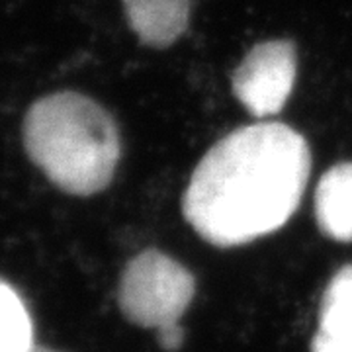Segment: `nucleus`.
<instances>
[{
  "label": "nucleus",
  "mask_w": 352,
  "mask_h": 352,
  "mask_svg": "<svg viewBox=\"0 0 352 352\" xmlns=\"http://www.w3.org/2000/svg\"><path fill=\"white\" fill-rule=\"evenodd\" d=\"M309 173L311 151L296 129L280 122L239 127L201 157L182 214L214 247L249 245L288 223Z\"/></svg>",
  "instance_id": "1"
},
{
  "label": "nucleus",
  "mask_w": 352,
  "mask_h": 352,
  "mask_svg": "<svg viewBox=\"0 0 352 352\" xmlns=\"http://www.w3.org/2000/svg\"><path fill=\"white\" fill-rule=\"evenodd\" d=\"M30 161L53 186L71 196H94L112 184L122 157L118 124L102 104L75 90L36 100L22 126Z\"/></svg>",
  "instance_id": "2"
},
{
  "label": "nucleus",
  "mask_w": 352,
  "mask_h": 352,
  "mask_svg": "<svg viewBox=\"0 0 352 352\" xmlns=\"http://www.w3.org/2000/svg\"><path fill=\"white\" fill-rule=\"evenodd\" d=\"M196 294V280L168 254L147 249L133 256L122 272L118 305L129 323L161 329L178 323Z\"/></svg>",
  "instance_id": "3"
},
{
  "label": "nucleus",
  "mask_w": 352,
  "mask_h": 352,
  "mask_svg": "<svg viewBox=\"0 0 352 352\" xmlns=\"http://www.w3.org/2000/svg\"><path fill=\"white\" fill-rule=\"evenodd\" d=\"M296 75V45L288 39H270L247 53L233 73L231 85L237 100L254 118H268L286 106Z\"/></svg>",
  "instance_id": "4"
},
{
  "label": "nucleus",
  "mask_w": 352,
  "mask_h": 352,
  "mask_svg": "<svg viewBox=\"0 0 352 352\" xmlns=\"http://www.w3.org/2000/svg\"><path fill=\"white\" fill-rule=\"evenodd\" d=\"M127 24L149 47H170L188 30L192 0H124Z\"/></svg>",
  "instance_id": "5"
},
{
  "label": "nucleus",
  "mask_w": 352,
  "mask_h": 352,
  "mask_svg": "<svg viewBox=\"0 0 352 352\" xmlns=\"http://www.w3.org/2000/svg\"><path fill=\"white\" fill-rule=\"evenodd\" d=\"M315 219L329 239L352 241V163L331 166L315 190Z\"/></svg>",
  "instance_id": "6"
},
{
  "label": "nucleus",
  "mask_w": 352,
  "mask_h": 352,
  "mask_svg": "<svg viewBox=\"0 0 352 352\" xmlns=\"http://www.w3.org/2000/svg\"><path fill=\"white\" fill-rule=\"evenodd\" d=\"M34 346V323L24 300L0 278V352H30Z\"/></svg>",
  "instance_id": "7"
},
{
  "label": "nucleus",
  "mask_w": 352,
  "mask_h": 352,
  "mask_svg": "<svg viewBox=\"0 0 352 352\" xmlns=\"http://www.w3.org/2000/svg\"><path fill=\"white\" fill-rule=\"evenodd\" d=\"M352 329V264L331 278L319 305V333H342Z\"/></svg>",
  "instance_id": "8"
},
{
  "label": "nucleus",
  "mask_w": 352,
  "mask_h": 352,
  "mask_svg": "<svg viewBox=\"0 0 352 352\" xmlns=\"http://www.w3.org/2000/svg\"><path fill=\"white\" fill-rule=\"evenodd\" d=\"M311 352H352V329L342 333H315Z\"/></svg>",
  "instance_id": "9"
},
{
  "label": "nucleus",
  "mask_w": 352,
  "mask_h": 352,
  "mask_svg": "<svg viewBox=\"0 0 352 352\" xmlns=\"http://www.w3.org/2000/svg\"><path fill=\"white\" fill-rule=\"evenodd\" d=\"M157 340L163 351L176 352L184 342V329L180 327V323L164 325V327L157 329Z\"/></svg>",
  "instance_id": "10"
},
{
  "label": "nucleus",
  "mask_w": 352,
  "mask_h": 352,
  "mask_svg": "<svg viewBox=\"0 0 352 352\" xmlns=\"http://www.w3.org/2000/svg\"><path fill=\"white\" fill-rule=\"evenodd\" d=\"M30 352H59V351H51V349H43V346H34Z\"/></svg>",
  "instance_id": "11"
}]
</instances>
